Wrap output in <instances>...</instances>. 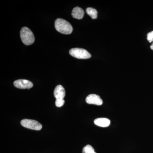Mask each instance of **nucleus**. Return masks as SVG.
I'll use <instances>...</instances> for the list:
<instances>
[{"mask_svg": "<svg viewBox=\"0 0 153 153\" xmlns=\"http://www.w3.org/2000/svg\"><path fill=\"white\" fill-rule=\"evenodd\" d=\"M55 28L59 33L68 35L73 31V28L71 24L63 19H56L55 22Z\"/></svg>", "mask_w": 153, "mask_h": 153, "instance_id": "1", "label": "nucleus"}, {"mask_svg": "<svg viewBox=\"0 0 153 153\" xmlns=\"http://www.w3.org/2000/svg\"><path fill=\"white\" fill-rule=\"evenodd\" d=\"M20 36L23 43L27 46L33 44L35 41L34 34L31 30L27 27H24L21 29Z\"/></svg>", "mask_w": 153, "mask_h": 153, "instance_id": "2", "label": "nucleus"}, {"mask_svg": "<svg viewBox=\"0 0 153 153\" xmlns=\"http://www.w3.org/2000/svg\"><path fill=\"white\" fill-rule=\"evenodd\" d=\"M69 54L72 57L80 59H88L91 55L87 50L81 48H73L70 49Z\"/></svg>", "mask_w": 153, "mask_h": 153, "instance_id": "3", "label": "nucleus"}, {"mask_svg": "<svg viewBox=\"0 0 153 153\" xmlns=\"http://www.w3.org/2000/svg\"><path fill=\"white\" fill-rule=\"evenodd\" d=\"M21 125L26 128L39 131L42 128V125L37 121L30 119L22 120L21 122Z\"/></svg>", "mask_w": 153, "mask_h": 153, "instance_id": "4", "label": "nucleus"}, {"mask_svg": "<svg viewBox=\"0 0 153 153\" xmlns=\"http://www.w3.org/2000/svg\"><path fill=\"white\" fill-rule=\"evenodd\" d=\"M15 87L20 89H30L33 87V82L27 79H20L14 82Z\"/></svg>", "mask_w": 153, "mask_h": 153, "instance_id": "5", "label": "nucleus"}, {"mask_svg": "<svg viewBox=\"0 0 153 153\" xmlns=\"http://www.w3.org/2000/svg\"><path fill=\"white\" fill-rule=\"evenodd\" d=\"M85 101L89 104L100 105L102 104V100L99 95L95 94H91L88 96Z\"/></svg>", "mask_w": 153, "mask_h": 153, "instance_id": "6", "label": "nucleus"}, {"mask_svg": "<svg viewBox=\"0 0 153 153\" xmlns=\"http://www.w3.org/2000/svg\"><path fill=\"white\" fill-rule=\"evenodd\" d=\"M54 95L56 99H63L66 95V92L65 89L62 85H59L55 87L54 91Z\"/></svg>", "mask_w": 153, "mask_h": 153, "instance_id": "7", "label": "nucleus"}, {"mask_svg": "<svg viewBox=\"0 0 153 153\" xmlns=\"http://www.w3.org/2000/svg\"><path fill=\"white\" fill-rule=\"evenodd\" d=\"M71 15L74 19L79 20L82 19L84 16V12L81 8L76 7L72 10Z\"/></svg>", "mask_w": 153, "mask_h": 153, "instance_id": "8", "label": "nucleus"}, {"mask_svg": "<svg viewBox=\"0 0 153 153\" xmlns=\"http://www.w3.org/2000/svg\"><path fill=\"white\" fill-rule=\"evenodd\" d=\"M96 125L102 127H106L110 124V120L106 118H99L94 120Z\"/></svg>", "mask_w": 153, "mask_h": 153, "instance_id": "9", "label": "nucleus"}, {"mask_svg": "<svg viewBox=\"0 0 153 153\" xmlns=\"http://www.w3.org/2000/svg\"><path fill=\"white\" fill-rule=\"evenodd\" d=\"M86 12L88 16H90L93 19H96L97 18V11L93 8L88 7L86 9Z\"/></svg>", "mask_w": 153, "mask_h": 153, "instance_id": "10", "label": "nucleus"}, {"mask_svg": "<svg viewBox=\"0 0 153 153\" xmlns=\"http://www.w3.org/2000/svg\"><path fill=\"white\" fill-rule=\"evenodd\" d=\"M82 153H96L94 148L91 145H88L83 148Z\"/></svg>", "mask_w": 153, "mask_h": 153, "instance_id": "11", "label": "nucleus"}, {"mask_svg": "<svg viewBox=\"0 0 153 153\" xmlns=\"http://www.w3.org/2000/svg\"><path fill=\"white\" fill-rule=\"evenodd\" d=\"M64 102H65V101L64 100L62 99H58L56 100L55 105L58 107H60L63 106L64 104Z\"/></svg>", "mask_w": 153, "mask_h": 153, "instance_id": "12", "label": "nucleus"}, {"mask_svg": "<svg viewBox=\"0 0 153 153\" xmlns=\"http://www.w3.org/2000/svg\"><path fill=\"white\" fill-rule=\"evenodd\" d=\"M148 41L151 43L153 41V31L150 32L147 34Z\"/></svg>", "mask_w": 153, "mask_h": 153, "instance_id": "13", "label": "nucleus"}, {"mask_svg": "<svg viewBox=\"0 0 153 153\" xmlns=\"http://www.w3.org/2000/svg\"><path fill=\"white\" fill-rule=\"evenodd\" d=\"M151 49H152V50H153V44H152V45L151 46Z\"/></svg>", "mask_w": 153, "mask_h": 153, "instance_id": "14", "label": "nucleus"}]
</instances>
